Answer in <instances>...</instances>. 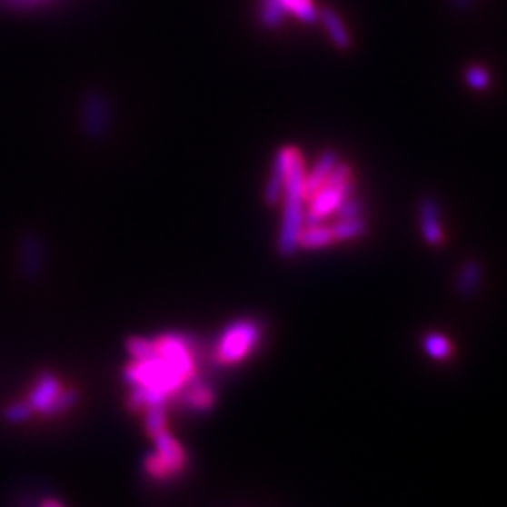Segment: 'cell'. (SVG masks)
<instances>
[{
	"label": "cell",
	"instance_id": "7",
	"mask_svg": "<svg viewBox=\"0 0 507 507\" xmlns=\"http://www.w3.org/2000/svg\"><path fill=\"white\" fill-rule=\"evenodd\" d=\"M318 23L325 28V33L331 40V44L338 49V51H348L353 45V38L348 31V26L344 23V19L341 17V14L334 12L333 8L325 6L318 10Z\"/></svg>",
	"mask_w": 507,
	"mask_h": 507
},
{
	"label": "cell",
	"instance_id": "22",
	"mask_svg": "<svg viewBox=\"0 0 507 507\" xmlns=\"http://www.w3.org/2000/svg\"><path fill=\"white\" fill-rule=\"evenodd\" d=\"M359 216H364V205L353 192L341 205H338L334 218L341 220V218H359Z\"/></svg>",
	"mask_w": 507,
	"mask_h": 507
},
{
	"label": "cell",
	"instance_id": "12",
	"mask_svg": "<svg viewBox=\"0 0 507 507\" xmlns=\"http://www.w3.org/2000/svg\"><path fill=\"white\" fill-rule=\"evenodd\" d=\"M190 387L184 393V404L194 410V412H207L214 406L216 403V394L214 389L207 383L202 382H195L194 378L188 382Z\"/></svg>",
	"mask_w": 507,
	"mask_h": 507
},
{
	"label": "cell",
	"instance_id": "21",
	"mask_svg": "<svg viewBox=\"0 0 507 507\" xmlns=\"http://www.w3.org/2000/svg\"><path fill=\"white\" fill-rule=\"evenodd\" d=\"M77 399H79V394H77L75 389H65V391L61 389L59 394H56V397L53 399V403L49 404V408L44 412V415L51 417V415L65 413V412H68L77 403Z\"/></svg>",
	"mask_w": 507,
	"mask_h": 507
},
{
	"label": "cell",
	"instance_id": "15",
	"mask_svg": "<svg viewBox=\"0 0 507 507\" xmlns=\"http://www.w3.org/2000/svg\"><path fill=\"white\" fill-rule=\"evenodd\" d=\"M282 8H284L286 15H293L301 23L306 25H316L318 23V10L314 0H280Z\"/></svg>",
	"mask_w": 507,
	"mask_h": 507
},
{
	"label": "cell",
	"instance_id": "25",
	"mask_svg": "<svg viewBox=\"0 0 507 507\" xmlns=\"http://www.w3.org/2000/svg\"><path fill=\"white\" fill-rule=\"evenodd\" d=\"M145 470L151 477L154 479H167V477H172V470L167 468V464L156 455V453H151L147 459H145Z\"/></svg>",
	"mask_w": 507,
	"mask_h": 507
},
{
	"label": "cell",
	"instance_id": "19",
	"mask_svg": "<svg viewBox=\"0 0 507 507\" xmlns=\"http://www.w3.org/2000/svg\"><path fill=\"white\" fill-rule=\"evenodd\" d=\"M126 352L134 359H147V357L156 355V343H154V338L132 336L126 341Z\"/></svg>",
	"mask_w": 507,
	"mask_h": 507
},
{
	"label": "cell",
	"instance_id": "5",
	"mask_svg": "<svg viewBox=\"0 0 507 507\" xmlns=\"http://www.w3.org/2000/svg\"><path fill=\"white\" fill-rule=\"evenodd\" d=\"M417 216L422 241L431 246H440L445 239V234L442 228V209L436 197L422 195L417 205Z\"/></svg>",
	"mask_w": 507,
	"mask_h": 507
},
{
	"label": "cell",
	"instance_id": "13",
	"mask_svg": "<svg viewBox=\"0 0 507 507\" xmlns=\"http://www.w3.org/2000/svg\"><path fill=\"white\" fill-rule=\"evenodd\" d=\"M331 230H333L336 241H353L366 234V230H369V224H366L364 216L341 218L331 225Z\"/></svg>",
	"mask_w": 507,
	"mask_h": 507
},
{
	"label": "cell",
	"instance_id": "16",
	"mask_svg": "<svg viewBox=\"0 0 507 507\" xmlns=\"http://www.w3.org/2000/svg\"><path fill=\"white\" fill-rule=\"evenodd\" d=\"M258 15H260V23L265 28H278L288 15L282 8L280 0H260V8H258Z\"/></svg>",
	"mask_w": 507,
	"mask_h": 507
},
{
	"label": "cell",
	"instance_id": "2",
	"mask_svg": "<svg viewBox=\"0 0 507 507\" xmlns=\"http://www.w3.org/2000/svg\"><path fill=\"white\" fill-rule=\"evenodd\" d=\"M192 378H195V364H183L158 353L147 359H134L124 369V380L128 383L154 387L167 397H172Z\"/></svg>",
	"mask_w": 507,
	"mask_h": 507
},
{
	"label": "cell",
	"instance_id": "11",
	"mask_svg": "<svg viewBox=\"0 0 507 507\" xmlns=\"http://www.w3.org/2000/svg\"><path fill=\"white\" fill-rule=\"evenodd\" d=\"M334 243H336V237L331 230V225H325V224L304 225L301 237H299V248H304V250H320V248H327Z\"/></svg>",
	"mask_w": 507,
	"mask_h": 507
},
{
	"label": "cell",
	"instance_id": "23",
	"mask_svg": "<svg viewBox=\"0 0 507 507\" xmlns=\"http://www.w3.org/2000/svg\"><path fill=\"white\" fill-rule=\"evenodd\" d=\"M25 252H28V256H25V273L28 276H36L40 269V244L36 239H28L25 243Z\"/></svg>",
	"mask_w": 507,
	"mask_h": 507
},
{
	"label": "cell",
	"instance_id": "24",
	"mask_svg": "<svg viewBox=\"0 0 507 507\" xmlns=\"http://www.w3.org/2000/svg\"><path fill=\"white\" fill-rule=\"evenodd\" d=\"M33 413H35V410L26 401L25 403H14V404L5 408V419L10 421V422L26 421L28 417H33Z\"/></svg>",
	"mask_w": 507,
	"mask_h": 507
},
{
	"label": "cell",
	"instance_id": "14",
	"mask_svg": "<svg viewBox=\"0 0 507 507\" xmlns=\"http://www.w3.org/2000/svg\"><path fill=\"white\" fill-rule=\"evenodd\" d=\"M483 278V267L477 260H468L461 273H459V280H457V290L461 295H472L479 284H482Z\"/></svg>",
	"mask_w": 507,
	"mask_h": 507
},
{
	"label": "cell",
	"instance_id": "28",
	"mask_svg": "<svg viewBox=\"0 0 507 507\" xmlns=\"http://www.w3.org/2000/svg\"><path fill=\"white\" fill-rule=\"evenodd\" d=\"M19 3H36V0H19Z\"/></svg>",
	"mask_w": 507,
	"mask_h": 507
},
{
	"label": "cell",
	"instance_id": "27",
	"mask_svg": "<svg viewBox=\"0 0 507 507\" xmlns=\"http://www.w3.org/2000/svg\"><path fill=\"white\" fill-rule=\"evenodd\" d=\"M40 507H65L56 498H44L40 502Z\"/></svg>",
	"mask_w": 507,
	"mask_h": 507
},
{
	"label": "cell",
	"instance_id": "3",
	"mask_svg": "<svg viewBox=\"0 0 507 507\" xmlns=\"http://www.w3.org/2000/svg\"><path fill=\"white\" fill-rule=\"evenodd\" d=\"M353 194V169L346 162H338L329 179L306 200L304 225L323 224L329 216H334L338 205Z\"/></svg>",
	"mask_w": 507,
	"mask_h": 507
},
{
	"label": "cell",
	"instance_id": "18",
	"mask_svg": "<svg viewBox=\"0 0 507 507\" xmlns=\"http://www.w3.org/2000/svg\"><path fill=\"white\" fill-rule=\"evenodd\" d=\"M422 346H425L427 353L434 359H449L451 353H453V346L447 341V336L438 334V333H429L422 338Z\"/></svg>",
	"mask_w": 507,
	"mask_h": 507
},
{
	"label": "cell",
	"instance_id": "1",
	"mask_svg": "<svg viewBox=\"0 0 507 507\" xmlns=\"http://www.w3.org/2000/svg\"><path fill=\"white\" fill-rule=\"evenodd\" d=\"M274 160L284 172V194H282V220L276 250L282 258H292L299 250V237L304 228L306 213V194H304V175L306 164L299 149L282 147Z\"/></svg>",
	"mask_w": 507,
	"mask_h": 507
},
{
	"label": "cell",
	"instance_id": "10",
	"mask_svg": "<svg viewBox=\"0 0 507 507\" xmlns=\"http://www.w3.org/2000/svg\"><path fill=\"white\" fill-rule=\"evenodd\" d=\"M167 394L149 387V385H132V393L128 397V408L132 412H144L151 406H165L167 404Z\"/></svg>",
	"mask_w": 507,
	"mask_h": 507
},
{
	"label": "cell",
	"instance_id": "20",
	"mask_svg": "<svg viewBox=\"0 0 507 507\" xmlns=\"http://www.w3.org/2000/svg\"><path fill=\"white\" fill-rule=\"evenodd\" d=\"M145 431L147 434L153 438L154 434L162 432L167 429V413H165V406H151L145 410Z\"/></svg>",
	"mask_w": 507,
	"mask_h": 507
},
{
	"label": "cell",
	"instance_id": "8",
	"mask_svg": "<svg viewBox=\"0 0 507 507\" xmlns=\"http://www.w3.org/2000/svg\"><path fill=\"white\" fill-rule=\"evenodd\" d=\"M341 162V154H338L334 149H325L318 160L314 162V165L306 169V175H304V194H306V200L310 195H313L333 174V169Z\"/></svg>",
	"mask_w": 507,
	"mask_h": 507
},
{
	"label": "cell",
	"instance_id": "26",
	"mask_svg": "<svg viewBox=\"0 0 507 507\" xmlns=\"http://www.w3.org/2000/svg\"><path fill=\"white\" fill-rule=\"evenodd\" d=\"M475 3H477V0H449L451 8H453L455 12H464V10L472 8Z\"/></svg>",
	"mask_w": 507,
	"mask_h": 507
},
{
	"label": "cell",
	"instance_id": "17",
	"mask_svg": "<svg viewBox=\"0 0 507 507\" xmlns=\"http://www.w3.org/2000/svg\"><path fill=\"white\" fill-rule=\"evenodd\" d=\"M464 83L472 91L483 93V91L491 89L492 75L483 65H468L464 70Z\"/></svg>",
	"mask_w": 507,
	"mask_h": 507
},
{
	"label": "cell",
	"instance_id": "6",
	"mask_svg": "<svg viewBox=\"0 0 507 507\" xmlns=\"http://www.w3.org/2000/svg\"><path fill=\"white\" fill-rule=\"evenodd\" d=\"M153 442H154V453L167 464V468L172 470L174 475L186 470L188 459H186L184 449L174 434L167 432V429L154 434Z\"/></svg>",
	"mask_w": 507,
	"mask_h": 507
},
{
	"label": "cell",
	"instance_id": "9",
	"mask_svg": "<svg viewBox=\"0 0 507 507\" xmlns=\"http://www.w3.org/2000/svg\"><path fill=\"white\" fill-rule=\"evenodd\" d=\"M59 391H61V380L56 378L55 374H51V373H44L36 380V383L31 389V393H28L26 403L33 406L35 413L36 412L44 413L49 408V404L53 403V399L56 397V394H59Z\"/></svg>",
	"mask_w": 507,
	"mask_h": 507
},
{
	"label": "cell",
	"instance_id": "4",
	"mask_svg": "<svg viewBox=\"0 0 507 507\" xmlns=\"http://www.w3.org/2000/svg\"><path fill=\"white\" fill-rule=\"evenodd\" d=\"M262 341V327L254 320H237L224 329L218 346L216 359L222 364H237L244 361Z\"/></svg>",
	"mask_w": 507,
	"mask_h": 507
}]
</instances>
